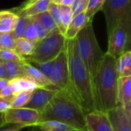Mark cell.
Returning a JSON list of instances; mask_svg holds the SVG:
<instances>
[{
	"mask_svg": "<svg viewBox=\"0 0 131 131\" xmlns=\"http://www.w3.org/2000/svg\"><path fill=\"white\" fill-rule=\"evenodd\" d=\"M117 105L131 114V76L118 78Z\"/></svg>",
	"mask_w": 131,
	"mask_h": 131,
	"instance_id": "14",
	"label": "cell"
},
{
	"mask_svg": "<svg viewBox=\"0 0 131 131\" xmlns=\"http://www.w3.org/2000/svg\"><path fill=\"white\" fill-rule=\"evenodd\" d=\"M66 40L58 29L49 32L35 44L32 54L26 61L35 64L53 61L64 48Z\"/></svg>",
	"mask_w": 131,
	"mask_h": 131,
	"instance_id": "5",
	"label": "cell"
},
{
	"mask_svg": "<svg viewBox=\"0 0 131 131\" xmlns=\"http://www.w3.org/2000/svg\"><path fill=\"white\" fill-rule=\"evenodd\" d=\"M74 2V0H62L60 5H64V6L71 7Z\"/></svg>",
	"mask_w": 131,
	"mask_h": 131,
	"instance_id": "40",
	"label": "cell"
},
{
	"mask_svg": "<svg viewBox=\"0 0 131 131\" xmlns=\"http://www.w3.org/2000/svg\"><path fill=\"white\" fill-rule=\"evenodd\" d=\"M0 61L2 62H25L27 61L25 58L18 55L14 49H2L0 50Z\"/></svg>",
	"mask_w": 131,
	"mask_h": 131,
	"instance_id": "25",
	"label": "cell"
},
{
	"mask_svg": "<svg viewBox=\"0 0 131 131\" xmlns=\"http://www.w3.org/2000/svg\"><path fill=\"white\" fill-rule=\"evenodd\" d=\"M18 16L11 11H0V26L12 27L14 29Z\"/></svg>",
	"mask_w": 131,
	"mask_h": 131,
	"instance_id": "26",
	"label": "cell"
},
{
	"mask_svg": "<svg viewBox=\"0 0 131 131\" xmlns=\"http://www.w3.org/2000/svg\"><path fill=\"white\" fill-rule=\"evenodd\" d=\"M104 2L105 0H89L88 8L85 11L88 22H92L94 16L99 10H101Z\"/></svg>",
	"mask_w": 131,
	"mask_h": 131,
	"instance_id": "27",
	"label": "cell"
},
{
	"mask_svg": "<svg viewBox=\"0 0 131 131\" xmlns=\"http://www.w3.org/2000/svg\"><path fill=\"white\" fill-rule=\"evenodd\" d=\"M0 78H6L4 63L2 61H0Z\"/></svg>",
	"mask_w": 131,
	"mask_h": 131,
	"instance_id": "38",
	"label": "cell"
},
{
	"mask_svg": "<svg viewBox=\"0 0 131 131\" xmlns=\"http://www.w3.org/2000/svg\"><path fill=\"white\" fill-rule=\"evenodd\" d=\"M29 18H23V17H18L13 31H12V35L15 38H23L25 30L26 28V26L28 25Z\"/></svg>",
	"mask_w": 131,
	"mask_h": 131,
	"instance_id": "29",
	"label": "cell"
},
{
	"mask_svg": "<svg viewBox=\"0 0 131 131\" xmlns=\"http://www.w3.org/2000/svg\"><path fill=\"white\" fill-rule=\"evenodd\" d=\"M31 92H19L13 94L11 100V107L12 108L24 107L28 102Z\"/></svg>",
	"mask_w": 131,
	"mask_h": 131,
	"instance_id": "24",
	"label": "cell"
},
{
	"mask_svg": "<svg viewBox=\"0 0 131 131\" xmlns=\"http://www.w3.org/2000/svg\"><path fill=\"white\" fill-rule=\"evenodd\" d=\"M101 11L105 15L109 35L122 20L131 18V0H105Z\"/></svg>",
	"mask_w": 131,
	"mask_h": 131,
	"instance_id": "7",
	"label": "cell"
},
{
	"mask_svg": "<svg viewBox=\"0 0 131 131\" xmlns=\"http://www.w3.org/2000/svg\"><path fill=\"white\" fill-rule=\"evenodd\" d=\"M24 128H25L23 126L21 125H16L15 124L14 126L5 128V129H0V131H21V130H23Z\"/></svg>",
	"mask_w": 131,
	"mask_h": 131,
	"instance_id": "37",
	"label": "cell"
},
{
	"mask_svg": "<svg viewBox=\"0 0 131 131\" xmlns=\"http://www.w3.org/2000/svg\"><path fill=\"white\" fill-rule=\"evenodd\" d=\"M6 125L5 122V118H4V114L0 113V129L2 128L3 127H5Z\"/></svg>",
	"mask_w": 131,
	"mask_h": 131,
	"instance_id": "41",
	"label": "cell"
},
{
	"mask_svg": "<svg viewBox=\"0 0 131 131\" xmlns=\"http://www.w3.org/2000/svg\"><path fill=\"white\" fill-rule=\"evenodd\" d=\"M4 118L6 124L21 125L25 127H37L40 122V113L26 107H11L4 113Z\"/></svg>",
	"mask_w": 131,
	"mask_h": 131,
	"instance_id": "8",
	"label": "cell"
},
{
	"mask_svg": "<svg viewBox=\"0 0 131 131\" xmlns=\"http://www.w3.org/2000/svg\"><path fill=\"white\" fill-rule=\"evenodd\" d=\"M5 69V74L6 79L11 80L16 78L25 77V73L22 68V63L20 62H13V61H8L3 62Z\"/></svg>",
	"mask_w": 131,
	"mask_h": 131,
	"instance_id": "20",
	"label": "cell"
},
{
	"mask_svg": "<svg viewBox=\"0 0 131 131\" xmlns=\"http://www.w3.org/2000/svg\"><path fill=\"white\" fill-rule=\"evenodd\" d=\"M113 131H131V114L119 105L107 112Z\"/></svg>",
	"mask_w": 131,
	"mask_h": 131,
	"instance_id": "10",
	"label": "cell"
},
{
	"mask_svg": "<svg viewBox=\"0 0 131 131\" xmlns=\"http://www.w3.org/2000/svg\"><path fill=\"white\" fill-rule=\"evenodd\" d=\"M131 35V18L122 20L108 35L107 53L117 59L127 51ZM128 51V50H127Z\"/></svg>",
	"mask_w": 131,
	"mask_h": 131,
	"instance_id": "6",
	"label": "cell"
},
{
	"mask_svg": "<svg viewBox=\"0 0 131 131\" xmlns=\"http://www.w3.org/2000/svg\"><path fill=\"white\" fill-rule=\"evenodd\" d=\"M58 91V90L38 88L31 92L30 99L24 107L33 109L40 113L47 106Z\"/></svg>",
	"mask_w": 131,
	"mask_h": 131,
	"instance_id": "11",
	"label": "cell"
},
{
	"mask_svg": "<svg viewBox=\"0 0 131 131\" xmlns=\"http://www.w3.org/2000/svg\"><path fill=\"white\" fill-rule=\"evenodd\" d=\"M51 3V0H28L15 13L18 17L32 18L38 14L48 11Z\"/></svg>",
	"mask_w": 131,
	"mask_h": 131,
	"instance_id": "13",
	"label": "cell"
},
{
	"mask_svg": "<svg viewBox=\"0 0 131 131\" xmlns=\"http://www.w3.org/2000/svg\"><path fill=\"white\" fill-rule=\"evenodd\" d=\"M13 96V91L10 86L8 84L2 89L0 91V97H12Z\"/></svg>",
	"mask_w": 131,
	"mask_h": 131,
	"instance_id": "36",
	"label": "cell"
},
{
	"mask_svg": "<svg viewBox=\"0 0 131 131\" xmlns=\"http://www.w3.org/2000/svg\"><path fill=\"white\" fill-rule=\"evenodd\" d=\"M23 38H26L27 40H28L31 42H33L34 44H36L40 40L38 35V31L36 30V28L34 25L31 18H29V20H28V25H27L26 28L25 30Z\"/></svg>",
	"mask_w": 131,
	"mask_h": 131,
	"instance_id": "28",
	"label": "cell"
},
{
	"mask_svg": "<svg viewBox=\"0 0 131 131\" xmlns=\"http://www.w3.org/2000/svg\"><path fill=\"white\" fill-rule=\"evenodd\" d=\"M85 121L88 131H113L106 112L101 111L89 112L86 114Z\"/></svg>",
	"mask_w": 131,
	"mask_h": 131,
	"instance_id": "12",
	"label": "cell"
},
{
	"mask_svg": "<svg viewBox=\"0 0 131 131\" xmlns=\"http://www.w3.org/2000/svg\"><path fill=\"white\" fill-rule=\"evenodd\" d=\"M35 44L27 40L25 38H15L14 50L18 55H20L25 60L32 54L35 50Z\"/></svg>",
	"mask_w": 131,
	"mask_h": 131,
	"instance_id": "19",
	"label": "cell"
},
{
	"mask_svg": "<svg viewBox=\"0 0 131 131\" xmlns=\"http://www.w3.org/2000/svg\"><path fill=\"white\" fill-rule=\"evenodd\" d=\"M66 44V43H65ZM49 80L58 90H65L68 84V64L66 48L54 59Z\"/></svg>",
	"mask_w": 131,
	"mask_h": 131,
	"instance_id": "9",
	"label": "cell"
},
{
	"mask_svg": "<svg viewBox=\"0 0 131 131\" xmlns=\"http://www.w3.org/2000/svg\"><path fill=\"white\" fill-rule=\"evenodd\" d=\"M74 39L78 54L93 81L105 53L98 45L92 22L88 23Z\"/></svg>",
	"mask_w": 131,
	"mask_h": 131,
	"instance_id": "4",
	"label": "cell"
},
{
	"mask_svg": "<svg viewBox=\"0 0 131 131\" xmlns=\"http://www.w3.org/2000/svg\"><path fill=\"white\" fill-rule=\"evenodd\" d=\"M88 23L89 22L88 21L86 12H81L74 16L64 34L65 38L69 40L75 38L77 35L86 26Z\"/></svg>",
	"mask_w": 131,
	"mask_h": 131,
	"instance_id": "16",
	"label": "cell"
},
{
	"mask_svg": "<svg viewBox=\"0 0 131 131\" xmlns=\"http://www.w3.org/2000/svg\"><path fill=\"white\" fill-rule=\"evenodd\" d=\"M74 15L71 7L60 5V26L58 29L64 35Z\"/></svg>",
	"mask_w": 131,
	"mask_h": 131,
	"instance_id": "22",
	"label": "cell"
},
{
	"mask_svg": "<svg viewBox=\"0 0 131 131\" xmlns=\"http://www.w3.org/2000/svg\"><path fill=\"white\" fill-rule=\"evenodd\" d=\"M65 48L68 64V84L65 90L74 97L86 114L97 111L93 81L78 54L75 39H67Z\"/></svg>",
	"mask_w": 131,
	"mask_h": 131,
	"instance_id": "1",
	"label": "cell"
},
{
	"mask_svg": "<svg viewBox=\"0 0 131 131\" xmlns=\"http://www.w3.org/2000/svg\"><path fill=\"white\" fill-rule=\"evenodd\" d=\"M12 97H0V113H5L11 107Z\"/></svg>",
	"mask_w": 131,
	"mask_h": 131,
	"instance_id": "35",
	"label": "cell"
},
{
	"mask_svg": "<svg viewBox=\"0 0 131 131\" xmlns=\"http://www.w3.org/2000/svg\"><path fill=\"white\" fill-rule=\"evenodd\" d=\"M116 71L118 78L131 76V52L125 51L116 59Z\"/></svg>",
	"mask_w": 131,
	"mask_h": 131,
	"instance_id": "18",
	"label": "cell"
},
{
	"mask_svg": "<svg viewBox=\"0 0 131 131\" xmlns=\"http://www.w3.org/2000/svg\"><path fill=\"white\" fill-rule=\"evenodd\" d=\"M38 127L41 131H77L68 124L54 121L39 123Z\"/></svg>",
	"mask_w": 131,
	"mask_h": 131,
	"instance_id": "21",
	"label": "cell"
},
{
	"mask_svg": "<svg viewBox=\"0 0 131 131\" xmlns=\"http://www.w3.org/2000/svg\"><path fill=\"white\" fill-rule=\"evenodd\" d=\"M53 63H54V60L51 61L41 63V64H35V65H36V68L44 75H45L48 78H49V76L51 74V69L53 67Z\"/></svg>",
	"mask_w": 131,
	"mask_h": 131,
	"instance_id": "33",
	"label": "cell"
},
{
	"mask_svg": "<svg viewBox=\"0 0 131 131\" xmlns=\"http://www.w3.org/2000/svg\"><path fill=\"white\" fill-rule=\"evenodd\" d=\"M118 78L116 59L105 53L93 80L97 111L107 113L117 106Z\"/></svg>",
	"mask_w": 131,
	"mask_h": 131,
	"instance_id": "3",
	"label": "cell"
},
{
	"mask_svg": "<svg viewBox=\"0 0 131 131\" xmlns=\"http://www.w3.org/2000/svg\"><path fill=\"white\" fill-rule=\"evenodd\" d=\"M22 68L25 73V77L30 78L33 81L38 88H48L52 90H58L55 86L52 84L49 78L44 75L35 66L32 65L28 61L22 63Z\"/></svg>",
	"mask_w": 131,
	"mask_h": 131,
	"instance_id": "15",
	"label": "cell"
},
{
	"mask_svg": "<svg viewBox=\"0 0 131 131\" xmlns=\"http://www.w3.org/2000/svg\"><path fill=\"white\" fill-rule=\"evenodd\" d=\"M88 2L89 0H74L72 5L71 6L73 15L75 16L81 12H85L88 8Z\"/></svg>",
	"mask_w": 131,
	"mask_h": 131,
	"instance_id": "31",
	"label": "cell"
},
{
	"mask_svg": "<svg viewBox=\"0 0 131 131\" xmlns=\"http://www.w3.org/2000/svg\"><path fill=\"white\" fill-rule=\"evenodd\" d=\"M8 84V80L6 78H0V91L3 88Z\"/></svg>",
	"mask_w": 131,
	"mask_h": 131,
	"instance_id": "39",
	"label": "cell"
},
{
	"mask_svg": "<svg viewBox=\"0 0 131 131\" xmlns=\"http://www.w3.org/2000/svg\"><path fill=\"white\" fill-rule=\"evenodd\" d=\"M32 18H34L35 19L38 21L48 33H49L55 29H58V26L56 25L54 21L53 20V18L48 11L38 14L37 15L32 17Z\"/></svg>",
	"mask_w": 131,
	"mask_h": 131,
	"instance_id": "23",
	"label": "cell"
},
{
	"mask_svg": "<svg viewBox=\"0 0 131 131\" xmlns=\"http://www.w3.org/2000/svg\"><path fill=\"white\" fill-rule=\"evenodd\" d=\"M15 38L10 33H0V50L14 49Z\"/></svg>",
	"mask_w": 131,
	"mask_h": 131,
	"instance_id": "30",
	"label": "cell"
},
{
	"mask_svg": "<svg viewBox=\"0 0 131 131\" xmlns=\"http://www.w3.org/2000/svg\"><path fill=\"white\" fill-rule=\"evenodd\" d=\"M30 131H41V130H40V129H39V127H34V128H33L32 130H31Z\"/></svg>",
	"mask_w": 131,
	"mask_h": 131,
	"instance_id": "42",
	"label": "cell"
},
{
	"mask_svg": "<svg viewBox=\"0 0 131 131\" xmlns=\"http://www.w3.org/2000/svg\"><path fill=\"white\" fill-rule=\"evenodd\" d=\"M85 117V111L74 97L67 90H58L40 112L39 123L58 121L71 126L77 131H88Z\"/></svg>",
	"mask_w": 131,
	"mask_h": 131,
	"instance_id": "2",
	"label": "cell"
},
{
	"mask_svg": "<svg viewBox=\"0 0 131 131\" xmlns=\"http://www.w3.org/2000/svg\"><path fill=\"white\" fill-rule=\"evenodd\" d=\"M8 85L13 91V94L19 92H32L38 87L27 77H20L8 80Z\"/></svg>",
	"mask_w": 131,
	"mask_h": 131,
	"instance_id": "17",
	"label": "cell"
},
{
	"mask_svg": "<svg viewBox=\"0 0 131 131\" xmlns=\"http://www.w3.org/2000/svg\"><path fill=\"white\" fill-rule=\"evenodd\" d=\"M48 11L49 12L58 28L60 26V5H57L55 3L51 2L49 5Z\"/></svg>",
	"mask_w": 131,
	"mask_h": 131,
	"instance_id": "32",
	"label": "cell"
},
{
	"mask_svg": "<svg viewBox=\"0 0 131 131\" xmlns=\"http://www.w3.org/2000/svg\"><path fill=\"white\" fill-rule=\"evenodd\" d=\"M31 19L34 25L35 26L36 28V30L38 31V37H39V39H41L43 38H45L48 33L45 31V29L43 28V26L40 24V22L38 21H37L36 19H35L34 18H29Z\"/></svg>",
	"mask_w": 131,
	"mask_h": 131,
	"instance_id": "34",
	"label": "cell"
}]
</instances>
